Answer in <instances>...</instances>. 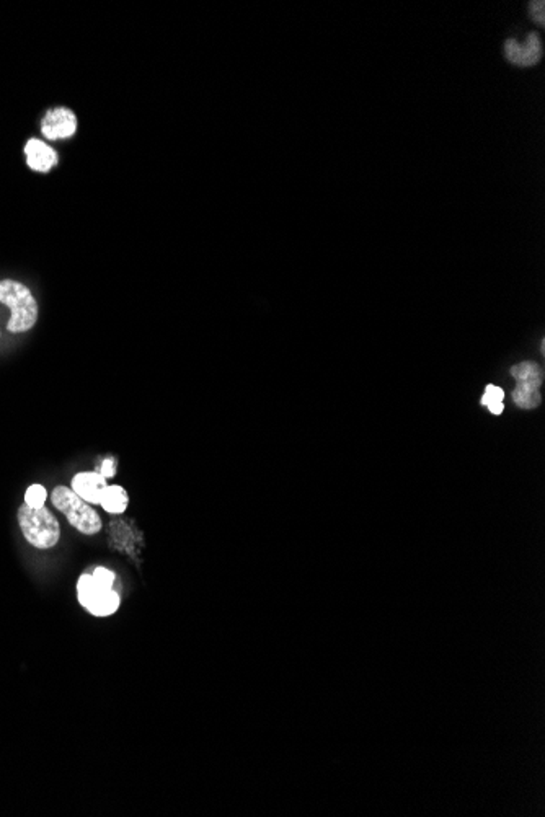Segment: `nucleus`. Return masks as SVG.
Masks as SVG:
<instances>
[{
    "label": "nucleus",
    "instance_id": "f257e3e1",
    "mask_svg": "<svg viewBox=\"0 0 545 817\" xmlns=\"http://www.w3.org/2000/svg\"><path fill=\"white\" fill-rule=\"evenodd\" d=\"M0 303L12 311L7 330L21 333L33 328L38 318V302L28 287L13 279L0 281Z\"/></svg>",
    "mask_w": 545,
    "mask_h": 817
},
{
    "label": "nucleus",
    "instance_id": "f03ea898",
    "mask_svg": "<svg viewBox=\"0 0 545 817\" xmlns=\"http://www.w3.org/2000/svg\"><path fill=\"white\" fill-rule=\"evenodd\" d=\"M18 524L23 537L36 548H52L61 537V527H59L57 519L45 506H20Z\"/></svg>",
    "mask_w": 545,
    "mask_h": 817
},
{
    "label": "nucleus",
    "instance_id": "7ed1b4c3",
    "mask_svg": "<svg viewBox=\"0 0 545 817\" xmlns=\"http://www.w3.org/2000/svg\"><path fill=\"white\" fill-rule=\"evenodd\" d=\"M52 506L57 511H61L67 521L71 522L72 527H76L79 532L85 533V535H93V533L100 532L101 519L98 512L93 509L92 504L84 501L79 494L72 491V488L57 487L52 489L51 494Z\"/></svg>",
    "mask_w": 545,
    "mask_h": 817
},
{
    "label": "nucleus",
    "instance_id": "20e7f679",
    "mask_svg": "<svg viewBox=\"0 0 545 817\" xmlns=\"http://www.w3.org/2000/svg\"><path fill=\"white\" fill-rule=\"evenodd\" d=\"M511 376L516 381V388L512 390V400L522 410H534L541 405V388L544 382V371L536 362H521L511 367Z\"/></svg>",
    "mask_w": 545,
    "mask_h": 817
},
{
    "label": "nucleus",
    "instance_id": "39448f33",
    "mask_svg": "<svg viewBox=\"0 0 545 817\" xmlns=\"http://www.w3.org/2000/svg\"><path fill=\"white\" fill-rule=\"evenodd\" d=\"M77 597L90 613L97 617H108L120 607V594L115 589L95 583L92 574H82L77 583Z\"/></svg>",
    "mask_w": 545,
    "mask_h": 817
},
{
    "label": "nucleus",
    "instance_id": "423d86ee",
    "mask_svg": "<svg viewBox=\"0 0 545 817\" xmlns=\"http://www.w3.org/2000/svg\"><path fill=\"white\" fill-rule=\"evenodd\" d=\"M77 129V117L69 108L50 110L41 121V132L51 141L67 139L74 136Z\"/></svg>",
    "mask_w": 545,
    "mask_h": 817
},
{
    "label": "nucleus",
    "instance_id": "0eeeda50",
    "mask_svg": "<svg viewBox=\"0 0 545 817\" xmlns=\"http://www.w3.org/2000/svg\"><path fill=\"white\" fill-rule=\"evenodd\" d=\"M108 488L106 485V478L101 473L95 472H84L77 473L72 478V491L79 494L84 501L88 504H100L101 498H103L105 491Z\"/></svg>",
    "mask_w": 545,
    "mask_h": 817
},
{
    "label": "nucleus",
    "instance_id": "6e6552de",
    "mask_svg": "<svg viewBox=\"0 0 545 817\" xmlns=\"http://www.w3.org/2000/svg\"><path fill=\"white\" fill-rule=\"evenodd\" d=\"M28 167L35 172L46 173L57 165V156L52 149L40 139H31L25 146Z\"/></svg>",
    "mask_w": 545,
    "mask_h": 817
},
{
    "label": "nucleus",
    "instance_id": "1a4fd4ad",
    "mask_svg": "<svg viewBox=\"0 0 545 817\" xmlns=\"http://www.w3.org/2000/svg\"><path fill=\"white\" fill-rule=\"evenodd\" d=\"M127 503H130V498H127L125 488L116 487L115 485V487L106 488L100 504L106 512H110V514H122V512L126 511Z\"/></svg>",
    "mask_w": 545,
    "mask_h": 817
},
{
    "label": "nucleus",
    "instance_id": "9d476101",
    "mask_svg": "<svg viewBox=\"0 0 545 817\" xmlns=\"http://www.w3.org/2000/svg\"><path fill=\"white\" fill-rule=\"evenodd\" d=\"M541 57H542L541 41H539V36L536 33H531L527 36L526 45L522 46V54H521L520 66L521 67L536 66V64L541 61Z\"/></svg>",
    "mask_w": 545,
    "mask_h": 817
},
{
    "label": "nucleus",
    "instance_id": "9b49d317",
    "mask_svg": "<svg viewBox=\"0 0 545 817\" xmlns=\"http://www.w3.org/2000/svg\"><path fill=\"white\" fill-rule=\"evenodd\" d=\"M503 400H505L503 388H500L496 386H487V388H485V393L482 395V400H480V403H482V407H487L491 415L498 416V415L503 413V410H505Z\"/></svg>",
    "mask_w": 545,
    "mask_h": 817
},
{
    "label": "nucleus",
    "instance_id": "f8f14e48",
    "mask_svg": "<svg viewBox=\"0 0 545 817\" xmlns=\"http://www.w3.org/2000/svg\"><path fill=\"white\" fill-rule=\"evenodd\" d=\"M46 498L47 493L45 487H41V485H31L25 493V504H28L30 507H42L46 503Z\"/></svg>",
    "mask_w": 545,
    "mask_h": 817
},
{
    "label": "nucleus",
    "instance_id": "ddd939ff",
    "mask_svg": "<svg viewBox=\"0 0 545 817\" xmlns=\"http://www.w3.org/2000/svg\"><path fill=\"white\" fill-rule=\"evenodd\" d=\"M505 52H506V59L510 61L511 64H516V66H520L521 62V54H522V46L517 42L516 40H507L506 45H505Z\"/></svg>",
    "mask_w": 545,
    "mask_h": 817
},
{
    "label": "nucleus",
    "instance_id": "4468645a",
    "mask_svg": "<svg viewBox=\"0 0 545 817\" xmlns=\"http://www.w3.org/2000/svg\"><path fill=\"white\" fill-rule=\"evenodd\" d=\"M95 583H98L100 586L103 587H108V589H113V584H115V574L111 573L110 569H105V568H97L92 573Z\"/></svg>",
    "mask_w": 545,
    "mask_h": 817
},
{
    "label": "nucleus",
    "instance_id": "2eb2a0df",
    "mask_svg": "<svg viewBox=\"0 0 545 817\" xmlns=\"http://www.w3.org/2000/svg\"><path fill=\"white\" fill-rule=\"evenodd\" d=\"M531 15H532V20L537 21L539 25L544 26L545 20H544V10H545V4L544 2H531Z\"/></svg>",
    "mask_w": 545,
    "mask_h": 817
},
{
    "label": "nucleus",
    "instance_id": "dca6fc26",
    "mask_svg": "<svg viewBox=\"0 0 545 817\" xmlns=\"http://www.w3.org/2000/svg\"><path fill=\"white\" fill-rule=\"evenodd\" d=\"M115 472H116V467H115L113 458H108V460H105L103 465H101V475H103L105 478H110V477H115Z\"/></svg>",
    "mask_w": 545,
    "mask_h": 817
}]
</instances>
